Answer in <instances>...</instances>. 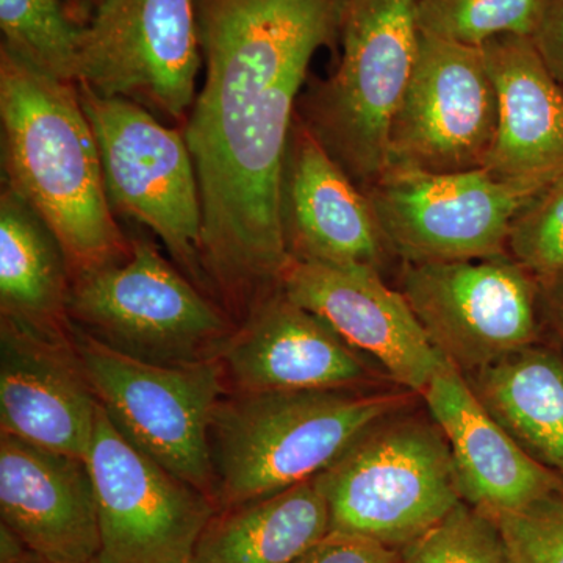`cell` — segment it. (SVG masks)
Wrapping results in <instances>:
<instances>
[{
    "instance_id": "2e32d148",
    "label": "cell",
    "mask_w": 563,
    "mask_h": 563,
    "mask_svg": "<svg viewBox=\"0 0 563 563\" xmlns=\"http://www.w3.org/2000/svg\"><path fill=\"white\" fill-rule=\"evenodd\" d=\"M288 255L380 272L388 252L372 202L296 113L280 185Z\"/></svg>"
},
{
    "instance_id": "277c9868",
    "label": "cell",
    "mask_w": 563,
    "mask_h": 563,
    "mask_svg": "<svg viewBox=\"0 0 563 563\" xmlns=\"http://www.w3.org/2000/svg\"><path fill=\"white\" fill-rule=\"evenodd\" d=\"M418 0H344L342 58L298 114L363 191L387 172L388 136L420 47Z\"/></svg>"
},
{
    "instance_id": "44dd1931",
    "label": "cell",
    "mask_w": 563,
    "mask_h": 563,
    "mask_svg": "<svg viewBox=\"0 0 563 563\" xmlns=\"http://www.w3.org/2000/svg\"><path fill=\"white\" fill-rule=\"evenodd\" d=\"M73 277L51 229L16 192L0 195V321L24 331L70 339Z\"/></svg>"
},
{
    "instance_id": "9a60e30c",
    "label": "cell",
    "mask_w": 563,
    "mask_h": 563,
    "mask_svg": "<svg viewBox=\"0 0 563 563\" xmlns=\"http://www.w3.org/2000/svg\"><path fill=\"white\" fill-rule=\"evenodd\" d=\"M229 391L357 390L365 355L280 287L236 324L220 355Z\"/></svg>"
},
{
    "instance_id": "e0dca14e",
    "label": "cell",
    "mask_w": 563,
    "mask_h": 563,
    "mask_svg": "<svg viewBox=\"0 0 563 563\" xmlns=\"http://www.w3.org/2000/svg\"><path fill=\"white\" fill-rule=\"evenodd\" d=\"M98 401L70 339L0 321V432L87 459Z\"/></svg>"
},
{
    "instance_id": "f1b7e54d",
    "label": "cell",
    "mask_w": 563,
    "mask_h": 563,
    "mask_svg": "<svg viewBox=\"0 0 563 563\" xmlns=\"http://www.w3.org/2000/svg\"><path fill=\"white\" fill-rule=\"evenodd\" d=\"M292 563H401V558L398 551L373 540L329 532Z\"/></svg>"
},
{
    "instance_id": "1f68e13d",
    "label": "cell",
    "mask_w": 563,
    "mask_h": 563,
    "mask_svg": "<svg viewBox=\"0 0 563 563\" xmlns=\"http://www.w3.org/2000/svg\"><path fill=\"white\" fill-rule=\"evenodd\" d=\"M32 555L35 554L16 532L11 531L9 526H0V563H22Z\"/></svg>"
},
{
    "instance_id": "d6986e66",
    "label": "cell",
    "mask_w": 563,
    "mask_h": 563,
    "mask_svg": "<svg viewBox=\"0 0 563 563\" xmlns=\"http://www.w3.org/2000/svg\"><path fill=\"white\" fill-rule=\"evenodd\" d=\"M421 396L450 444L462 501L496 520L563 487L561 476L533 461L504 431L451 363Z\"/></svg>"
},
{
    "instance_id": "4fadbf2b",
    "label": "cell",
    "mask_w": 563,
    "mask_h": 563,
    "mask_svg": "<svg viewBox=\"0 0 563 563\" xmlns=\"http://www.w3.org/2000/svg\"><path fill=\"white\" fill-rule=\"evenodd\" d=\"M98 501L99 563H190L218 512L210 495L132 446L99 407L87 457Z\"/></svg>"
},
{
    "instance_id": "836d02e7",
    "label": "cell",
    "mask_w": 563,
    "mask_h": 563,
    "mask_svg": "<svg viewBox=\"0 0 563 563\" xmlns=\"http://www.w3.org/2000/svg\"><path fill=\"white\" fill-rule=\"evenodd\" d=\"M90 2L95 3V7L98 5L99 2H101V0H90Z\"/></svg>"
},
{
    "instance_id": "ba28073f",
    "label": "cell",
    "mask_w": 563,
    "mask_h": 563,
    "mask_svg": "<svg viewBox=\"0 0 563 563\" xmlns=\"http://www.w3.org/2000/svg\"><path fill=\"white\" fill-rule=\"evenodd\" d=\"M79 92L98 140L111 209L146 225L174 265L209 295L201 191L184 129L162 124L140 103L102 98L84 85Z\"/></svg>"
},
{
    "instance_id": "4316f807",
    "label": "cell",
    "mask_w": 563,
    "mask_h": 563,
    "mask_svg": "<svg viewBox=\"0 0 563 563\" xmlns=\"http://www.w3.org/2000/svg\"><path fill=\"white\" fill-rule=\"evenodd\" d=\"M507 254L539 280L563 272V174L518 214Z\"/></svg>"
},
{
    "instance_id": "3957f363",
    "label": "cell",
    "mask_w": 563,
    "mask_h": 563,
    "mask_svg": "<svg viewBox=\"0 0 563 563\" xmlns=\"http://www.w3.org/2000/svg\"><path fill=\"white\" fill-rule=\"evenodd\" d=\"M402 393L229 391L210 429L218 509L287 490L324 472L374 422L401 410Z\"/></svg>"
},
{
    "instance_id": "7c38bea8",
    "label": "cell",
    "mask_w": 563,
    "mask_h": 563,
    "mask_svg": "<svg viewBox=\"0 0 563 563\" xmlns=\"http://www.w3.org/2000/svg\"><path fill=\"white\" fill-rule=\"evenodd\" d=\"M498 118L481 47L421 32L412 77L391 121L385 174L483 169Z\"/></svg>"
},
{
    "instance_id": "603a6c76",
    "label": "cell",
    "mask_w": 563,
    "mask_h": 563,
    "mask_svg": "<svg viewBox=\"0 0 563 563\" xmlns=\"http://www.w3.org/2000/svg\"><path fill=\"white\" fill-rule=\"evenodd\" d=\"M331 532L317 479L265 498L218 509L190 563H292Z\"/></svg>"
},
{
    "instance_id": "ffe728a7",
    "label": "cell",
    "mask_w": 563,
    "mask_h": 563,
    "mask_svg": "<svg viewBox=\"0 0 563 563\" xmlns=\"http://www.w3.org/2000/svg\"><path fill=\"white\" fill-rule=\"evenodd\" d=\"M479 47L499 110L485 169L498 179L548 187L563 174V87L529 36L506 33Z\"/></svg>"
},
{
    "instance_id": "d6a6232c",
    "label": "cell",
    "mask_w": 563,
    "mask_h": 563,
    "mask_svg": "<svg viewBox=\"0 0 563 563\" xmlns=\"http://www.w3.org/2000/svg\"><path fill=\"white\" fill-rule=\"evenodd\" d=\"M22 563H46V562L41 561V559L36 558V555H32V558H31V559H27V561L22 562ZM91 563H99V562H98V559H96V561H95V562H91Z\"/></svg>"
},
{
    "instance_id": "9c48e42d",
    "label": "cell",
    "mask_w": 563,
    "mask_h": 563,
    "mask_svg": "<svg viewBox=\"0 0 563 563\" xmlns=\"http://www.w3.org/2000/svg\"><path fill=\"white\" fill-rule=\"evenodd\" d=\"M202 63L198 0H101L81 25L77 85L181 128Z\"/></svg>"
},
{
    "instance_id": "8fae6325",
    "label": "cell",
    "mask_w": 563,
    "mask_h": 563,
    "mask_svg": "<svg viewBox=\"0 0 563 563\" xmlns=\"http://www.w3.org/2000/svg\"><path fill=\"white\" fill-rule=\"evenodd\" d=\"M547 188L487 169L387 173L365 191L388 251L404 263L507 254L514 221Z\"/></svg>"
},
{
    "instance_id": "83f0119b",
    "label": "cell",
    "mask_w": 563,
    "mask_h": 563,
    "mask_svg": "<svg viewBox=\"0 0 563 563\" xmlns=\"http://www.w3.org/2000/svg\"><path fill=\"white\" fill-rule=\"evenodd\" d=\"M496 521L512 563H563V487Z\"/></svg>"
},
{
    "instance_id": "7a4b0ae2",
    "label": "cell",
    "mask_w": 563,
    "mask_h": 563,
    "mask_svg": "<svg viewBox=\"0 0 563 563\" xmlns=\"http://www.w3.org/2000/svg\"><path fill=\"white\" fill-rule=\"evenodd\" d=\"M0 128L3 187L54 233L70 277L124 262L132 242L111 209L79 85L54 79L0 46Z\"/></svg>"
},
{
    "instance_id": "484cf974",
    "label": "cell",
    "mask_w": 563,
    "mask_h": 563,
    "mask_svg": "<svg viewBox=\"0 0 563 563\" xmlns=\"http://www.w3.org/2000/svg\"><path fill=\"white\" fill-rule=\"evenodd\" d=\"M401 563H512L498 521L461 501L399 551Z\"/></svg>"
},
{
    "instance_id": "5b68a950",
    "label": "cell",
    "mask_w": 563,
    "mask_h": 563,
    "mask_svg": "<svg viewBox=\"0 0 563 563\" xmlns=\"http://www.w3.org/2000/svg\"><path fill=\"white\" fill-rule=\"evenodd\" d=\"M314 479L328 503L331 532L398 553L462 501L440 426L399 410L374 422Z\"/></svg>"
},
{
    "instance_id": "cb8c5ba5",
    "label": "cell",
    "mask_w": 563,
    "mask_h": 563,
    "mask_svg": "<svg viewBox=\"0 0 563 563\" xmlns=\"http://www.w3.org/2000/svg\"><path fill=\"white\" fill-rule=\"evenodd\" d=\"M2 47L33 68L77 84L81 27L60 0H0Z\"/></svg>"
},
{
    "instance_id": "6da1fadb",
    "label": "cell",
    "mask_w": 563,
    "mask_h": 563,
    "mask_svg": "<svg viewBox=\"0 0 563 563\" xmlns=\"http://www.w3.org/2000/svg\"><path fill=\"white\" fill-rule=\"evenodd\" d=\"M344 0H198L206 77L181 125L202 201L207 291L239 324L290 261L280 185L313 55Z\"/></svg>"
},
{
    "instance_id": "f546056e",
    "label": "cell",
    "mask_w": 563,
    "mask_h": 563,
    "mask_svg": "<svg viewBox=\"0 0 563 563\" xmlns=\"http://www.w3.org/2000/svg\"><path fill=\"white\" fill-rule=\"evenodd\" d=\"M531 41L551 76L563 87V0H544Z\"/></svg>"
},
{
    "instance_id": "5bb4252c",
    "label": "cell",
    "mask_w": 563,
    "mask_h": 563,
    "mask_svg": "<svg viewBox=\"0 0 563 563\" xmlns=\"http://www.w3.org/2000/svg\"><path fill=\"white\" fill-rule=\"evenodd\" d=\"M280 290L409 391L421 395L450 363L429 342L402 292L385 285L377 269L290 257Z\"/></svg>"
},
{
    "instance_id": "d4e9b609",
    "label": "cell",
    "mask_w": 563,
    "mask_h": 563,
    "mask_svg": "<svg viewBox=\"0 0 563 563\" xmlns=\"http://www.w3.org/2000/svg\"><path fill=\"white\" fill-rule=\"evenodd\" d=\"M544 0H418L420 31L479 47L495 36L531 38Z\"/></svg>"
},
{
    "instance_id": "ac0fdd59",
    "label": "cell",
    "mask_w": 563,
    "mask_h": 563,
    "mask_svg": "<svg viewBox=\"0 0 563 563\" xmlns=\"http://www.w3.org/2000/svg\"><path fill=\"white\" fill-rule=\"evenodd\" d=\"M0 517L46 563H91L101 553L87 459L0 432Z\"/></svg>"
},
{
    "instance_id": "52a82bcc",
    "label": "cell",
    "mask_w": 563,
    "mask_h": 563,
    "mask_svg": "<svg viewBox=\"0 0 563 563\" xmlns=\"http://www.w3.org/2000/svg\"><path fill=\"white\" fill-rule=\"evenodd\" d=\"M74 342L96 401L114 429L166 472L213 498L210 429L229 393L220 358L155 365L110 350L76 328Z\"/></svg>"
},
{
    "instance_id": "7402d4cb",
    "label": "cell",
    "mask_w": 563,
    "mask_h": 563,
    "mask_svg": "<svg viewBox=\"0 0 563 563\" xmlns=\"http://www.w3.org/2000/svg\"><path fill=\"white\" fill-rule=\"evenodd\" d=\"M463 376L521 450L563 479L562 352L533 343Z\"/></svg>"
},
{
    "instance_id": "4dcf8cb0",
    "label": "cell",
    "mask_w": 563,
    "mask_h": 563,
    "mask_svg": "<svg viewBox=\"0 0 563 563\" xmlns=\"http://www.w3.org/2000/svg\"><path fill=\"white\" fill-rule=\"evenodd\" d=\"M544 324L553 329L563 343V272L540 280Z\"/></svg>"
},
{
    "instance_id": "8992f818",
    "label": "cell",
    "mask_w": 563,
    "mask_h": 563,
    "mask_svg": "<svg viewBox=\"0 0 563 563\" xmlns=\"http://www.w3.org/2000/svg\"><path fill=\"white\" fill-rule=\"evenodd\" d=\"M124 262L74 277V328L110 350L155 365L220 358L236 322L144 239Z\"/></svg>"
},
{
    "instance_id": "30bf717a",
    "label": "cell",
    "mask_w": 563,
    "mask_h": 563,
    "mask_svg": "<svg viewBox=\"0 0 563 563\" xmlns=\"http://www.w3.org/2000/svg\"><path fill=\"white\" fill-rule=\"evenodd\" d=\"M399 291L432 346L462 374L542 342V285L509 254L404 263Z\"/></svg>"
}]
</instances>
